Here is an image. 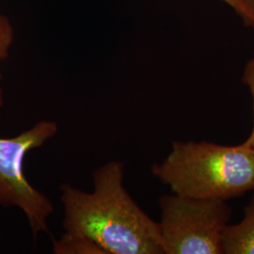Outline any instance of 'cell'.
I'll return each instance as SVG.
<instances>
[{
    "label": "cell",
    "mask_w": 254,
    "mask_h": 254,
    "mask_svg": "<svg viewBox=\"0 0 254 254\" xmlns=\"http://www.w3.org/2000/svg\"><path fill=\"white\" fill-rule=\"evenodd\" d=\"M125 165L112 160L93 173V191L61 186L65 232L84 236L106 254H163L159 223L124 187Z\"/></svg>",
    "instance_id": "1"
},
{
    "label": "cell",
    "mask_w": 254,
    "mask_h": 254,
    "mask_svg": "<svg viewBox=\"0 0 254 254\" xmlns=\"http://www.w3.org/2000/svg\"><path fill=\"white\" fill-rule=\"evenodd\" d=\"M152 173L174 194L226 200L254 190V149L246 141L237 146L174 141Z\"/></svg>",
    "instance_id": "2"
},
{
    "label": "cell",
    "mask_w": 254,
    "mask_h": 254,
    "mask_svg": "<svg viewBox=\"0 0 254 254\" xmlns=\"http://www.w3.org/2000/svg\"><path fill=\"white\" fill-rule=\"evenodd\" d=\"M163 254H222V234L231 210L225 200L173 193L159 200Z\"/></svg>",
    "instance_id": "3"
},
{
    "label": "cell",
    "mask_w": 254,
    "mask_h": 254,
    "mask_svg": "<svg viewBox=\"0 0 254 254\" xmlns=\"http://www.w3.org/2000/svg\"><path fill=\"white\" fill-rule=\"evenodd\" d=\"M57 132V123L41 121L18 136L0 137V205L22 209L34 237L40 232L49 233L46 221L54 212V205L28 183L23 162L29 151L42 147Z\"/></svg>",
    "instance_id": "4"
},
{
    "label": "cell",
    "mask_w": 254,
    "mask_h": 254,
    "mask_svg": "<svg viewBox=\"0 0 254 254\" xmlns=\"http://www.w3.org/2000/svg\"><path fill=\"white\" fill-rule=\"evenodd\" d=\"M222 254H254V199L246 207L243 220L224 229Z\"/></svg>",
    "instance_id": "5"
},
{
    "label": "cell",
    "mask_w": 254,
    "mask_h": 254,
    "mask_svg": "<svg viewBox=\"0 0 254 254\" xmlns=\"http://www.w3.org/2000/svg\"><path fill=\"white\" fill-rule=\"evenodd\" d=\"M56 254H106L99 246L84 236L65 232L63 236L53 240Z\"/></svg>",
    "instance_id": "6"
},
{
    "label": "cell",
    "mask_w": 254,
    "mask_h": 254,
    "mask_svg": "<svg viewBox=\"0 0 254 254\" xmlns=\"http://www.w3.org/2000/svg\"><path fill=\"white\" fill-rule=\"evenodd\" d=\"M13 28L5 15L0 12V61L5 60L9 56V50L13 42ZM1 79V75H0ZM3 106L2 91L0 87V108Z\"/></svg>",
    "instance_id": "7"
},
{
    "label": "cell",
    "mask_w": 254,
    "mask_h": 254,
    "mask_svg": "<svg viewBox=\"0 0 254 254\" xmlns=\"http://www.w3.org/2000/svg\"><path fill=\"white\" fill-rule=\"evenodd\" d=\"M236 11L246 26L254 29V0H221Z\"/></svg>",
    "instance_id": "8"
},
{
    "label": "cell",
    "mask_w": 254,
    "mask_h": 254,
    "mask_svg": "<svg viewBox=\"0 0 254 254\" xmlns=\"http://www.w3.org/2000/svg\"><path fill=\"white\" fill-rule=\"evenodd\" d=\"M243 82L249 87L253 96V102H254V128L251 136L246 140V142L254 149V56L246 65L245 71L243 74Z\"/></svg>",
    "instance_id": "9"
}]
</instances>
